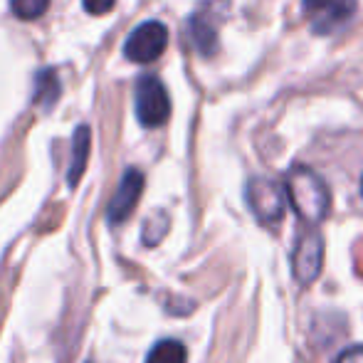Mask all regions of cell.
Returning a JSON list of instances; mask_svg holds the SVG:
<instances>
[{"label":"cell","mask_w":363,"mask_h":363,"mask_svg":"<svg viewBox=\"0 0 363 363\" xmlns=\"http://www.w3.org/2000/svg\"><path fill=\"white\" fill-rule=\"evenodd\" d=\"M10 8L20 20H38L40 15L48 13L50 0H13Z\"/></svg>","instance_id":"cell-11"},{"label":"cell","mask_w":363,"mask_h":363,"mask_svg":"<svg viewBox=\"0 0 363 363\" xmlns=\"http://www.w3.org/2000/svg\"><path fill=\"white\" fill-rule=\"evenodd\" d=\"M287 191L272 178H252L247 183V206L264 225H277L287 211Z\"/></svg>","instance_id":"cell-3"},{"label":"cell","mask_w":363,"mask_h":363,"mask_svg":"<svg viewBox=\"0 0 363 363\" xmlns=\"http://www.w3.org/2000/svg\"><path fill=\"white\" fill-rule=\"evenodd\" d=\"M141 193H144V173L136 171V168H129V171L121 176L119 188H116V193L109 201V208H106V218H109V223L111 225L124 223V220L134 213Z\"/></svg>","instance_id":"cell-7"},{"label":"cell","mask_w":363,"mask_h":363,"mask_svg":"<svg viewBox=\"0 0 363 363\" xmlns=\"http://www.w3.org/2000/svg\"><path fill=\"white\" fill-rule=\"evenodd\" d=\"M116 0H84V10L91 15H106L114 8Z\"/></svg>","instance_id":"cell-13"},{"label":"cell","mask_w":363,"mask_h":363,"mask_svg":"<svg viewBox=\"0 0 363 363\" xmlns=\"http://www.w3.org/2000/svg\"><path fill=\"white\" fill-rule=\"evenodd\" d=\"M136 116L139 121L148 129H156V126L166 124L168 116H171V99H168V91L163 86V82L153 74H144L136 82Z\"/></svg>","instance_id":"cell-2"},{"label":"cell","mask_w":363,"mask_h":363,"mask_svg":"<svg viewBox=\"0 0 363 363\" xmlns=\"http://www.w3.org/2000/svg\"><path fill=\"white\" fill-rule=\"evenodd\" d=\"M188 351L181 341L176 339H163L148 351L146 363H186Z\"/></svg>","instance_id":"cell-9"},{"label":"cell","mask_w":363,"mask_h":363,"mask_svg":"<svg viewBox=\"0 0 363 363\" xmlns=\"http://www.w3.org/2000/svg\"><path fill=\"white\" fill-rule=\"evenodd\" d=\"M166 230H168L166 216H156V220L148 218L146 225H144V242L148 245V247H151V245H158L163 235H166Z\"/></svg>","instance_id":"cell-12"},{"label":"cell","mask_w":363,"mask_h":363,"mask_svg":"<svg viewBox=\"0 0 363 363\" xmlns=\"http://www.w3.org/2000/svg\"><path fill=\"white\" fill-rule=\"evenodd\" d=\"M334 363H363V346H351V349L341 351V356Z\"/></svg>","instance_id":"cell-14"},{"label":"cell","mask_w":363,"mask_h":363,"mask_svg":"<svg viewBox=\"0 0 363 363\" xmlns=\"http://www.w3.org/2000/svg\"><path fill=\"white\" fill-rule=\"evenodd\" d=\"M284 191H287V201L294 208L299 220L306 225H319L321 220L329 216L331 196L326 183L321 176H316L311 168L294 166L284 178Z\"/></svg>","instance_id":"cell-1"},{"label":"cell","mask_w":363,"mask_h":363,"mask_svg":"<svg viewBox=\"0 0 363 363\" xmlns=\"http://www.w3.org/2000/svg\"><path fill=\"white\" fill-rule=\"evenodd\" d=\"M301 10L316 35H331L356 15V0H304Z\"/></svg>","instance_id":"cell-4"},{"label":"cell","mask_w":363,"mask_h":363,"mask_svg":"<svg viewBox=\"0 0 363 363\" xmlns=\"http://www.w3.org/2000/svg\"><path fill=\"white\" fill-rule=\"evenodd\" d=\"M89 144H91V136H89V126L82 124L79 129L74 131V144H72V161H69V171H67V183L69 186H77L86 168V158H89Z\"/></svg>","instance_id":"cell-8"},{"label":"cell","mask_w":363,"mask_h":363,"mask_svg":"<svg viewBox=\"0 0 363 363\" xmlns=\"http://www.w3.org/2000/svg\"><path fill=\"white\" fill-rule=\"evenodd\" d=\"M60 96V79L57 72L52 69H45V72L38 74V82H35V104L40 106H52Z\"/></svg>","instance_id":"cell-10"},{"label":"cell","mask_w":363,"mask_h":363,"mask_svg":"<svg viewBox=\"0 0 363 363\" xmlns=\"http://www.w3.org/2000/svg\"><path fill=\"white\" fill-rule=\"evenodd\" d=\"M166 45H168L166 25L158 23V20H148V23H141L139 28L126 38L124 55L131 60V62L148 65V62H153V60L161 57Z\"/></svg>","instance_id":"cell-6"},{"label":"cell","mask_w":363,"mask_h":363,"mask_svg":"<svg viewBox=\"0 0 363 363\" xmlns=\"http://www.w3.org/2000/svg\"><path fill=\"white\" fill-rule=\"evenodd\" d=\"M324 267V240L316 230H306L296 240L294 255H291V272L301 287L316 282Z\"/></svg>","instance_id":"cell-5"}]
</instances>
